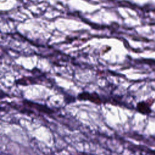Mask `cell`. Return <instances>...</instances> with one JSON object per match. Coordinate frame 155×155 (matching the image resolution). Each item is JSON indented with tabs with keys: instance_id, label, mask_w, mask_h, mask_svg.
<instances>
[{
	"instance_id": "obj_1",
	"label": "cell",
	"mask_w": 155,
	"mask_h": 155,
	"mask_svg": "<svg viewBox=\"0 0 155 155\" xmlns=\"http://www.w3.org/2000/svg\"><path fill=\"white\" fill-rule=\"evenodd\" d=\"M77 99L79 101H90L97 105H100L103 103V101L99 95L95 92L89 93L87 91H83L78 95Z\"/></svg>"
},
{
	"instance_id": "obj_2",
	"label": "cell",
	"mask_w": 155,
	"mask_h": 155,
	"mask_svg": "<svg viewBox=\"0 0 155 155\" xmlns=\"http://www.w3.org/2000/svg\"><path fill=\"white\" fill-rule=\"evenodd\" d=\"M24 103L30 107L34 108L35 109L37 110L39 112H42L43 113H45L47 114H51L54 111L53 110H51V108H50L49 107H48L47 106H45L44 105L36 104V103H33V102H31L30 101H24Z\"/></svg>"
},
{
	"instance_id": "obj_3",
	"label": "cell",
	"mask_w": 155,
	"mask_h": 155,
	"mask_svg": "<svg viewBox=\"0 0 155 155\" xmlns=\"http://www.w3.org/2000/svg\"><path fill=\"white\" fill-rule=\"evenodd\" d=\"M136 108L137 110L142 114H148L151 111V110L148 104L144 101H142L137 103Z\"/></svg>"
}]
</instances>
